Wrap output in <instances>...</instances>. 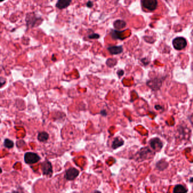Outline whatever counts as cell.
I'll return each instance as SVG.
<instances>
[{
    "label": "cell",
    "instance_id": "2e32d148",
    "mask_svg": "<svg viewBox=\"0 0 193 193\" xmlns=\"http://www.w3.org/2000/svg\"><path fill=\"white\" fill-rule=\"evenodd\" d=\"M100 35L96 33H92L88 35V38L90 39H98L100 38Z\"/></svg>",
    "mask_w": 193,
    "mask_h": 193
},
{
    "label": "cell",
    "instance_id": "5bb4252c",
    "mask_svg": "<svg viewBox=\"0 0 193 193\" xmlns=\"http://www.w3.org/2000/svg\"><path fill=\"white\" fill-rule=\"evenodd\" d=\"M114 28L117 29H122L126 26V23L122 20H117L114 22Z\"/></svg>",
    "mask_w": 193,
    "mask_h": 193
},
{
    "label": "cell",
    "instance_id": "3957f363",
    "mask_svg": "<svg viewBox=\"0 0 193 193\" xmlns=\"http://www.w3.org/2000/svg\"><path fill=\"white\" fill-rule=\"evenodd\" d=\"M41 169L43 174L51 177L53 173V168L50 162L46 160L41 164Z\"/></svg>",
    "mask_w": 193,
    "mask_h": 193
},
{
    "label": "cell",
    "instance_id": "9a60e30c",
    "mask_svg": "<svg viewBox=\"0 0 193 193\" xmlns=\"http://www.w3.org/2000/svg\"><path fill=\"white\" fill-rule=\"evenodd\" d=\"M3 145H4V146L7 149H11L14 147V142L10 139H7V138L5 139Z\"/></svg>",
    "mask_w": 193,
    "mask_h": 193
},
{
    "label": "cell",
    "instance_id": "ba28073f",
    "mask_svg": "<svg viewBox=\"0 0 193 193\" xmlns=\"http://www.w3.org/2000/svg\"><path fill=\"white\" fill-rule=\"evenodd\" d=\"M107 50L110 53V54H112V55L119 54L123 52V47L121 45L109 46L107 48Z\"/></svg>",
    "mask_w": 193,
    "mask_h": 193
},
{
    "label": "cell",
    "instance_id": "7a4b0ae2",
    "mask_svg": "<svg viewBox=\"0 0 193 193\" xmlns=\"http://www.w3.org/2000/svg\"><path fill=\"white\" fill-rule=\"evenodd\" d=\"M151 149L148 148V147H145L140 149V151H139L138 154L139 155L138 160H140V161H143L147 159H149L152 157V156L154 155V154L153 153Z\"/></svg>",
    "mask_w": 193,
    "mask_h": 193
},
{
    "label": "cell",
    "instance_id": "5b68a950",
    "mask_svg": "<svg viewBox=\"0 0 193 193\" xmlns=\"http://www.w3.org/2000/svg\"><path fill=\"white\" fill-rule=\"evenodd\" d=\"M143 7L149 11H154L158 7L157 0H142Z\"/></svg>",
    "mask_w": 193,
    "mask_h": 193
},
{
    "label": "cell",
    "instance_id": "8992f818",
    "mask_svg": "<svg viewBox=\"0 0 193 193\" xmlns=\"http://www.w3.org/2000/svg\"><path fill=\"white\" fill-rule=\"evenodd\" d=\"M79 174V172L78 169L74 168H70L66 172L65 178L67 180H74L78 176Z\"/></svg>",
    "mask_w": 193,
    "mask_h": 193
},
{
    "label": "cell",
    "instance_id": "9c48e42d",
    "mask_svg": "<svg viewBox=\"0 0 193 193\" xmlns=\"http://www.w3.org/2000/svg\"><path fill=\"white\" fill-rule=\"evenodd\" d=\"M72 0H57L56 7L58 9L62 10L66 9L70 6Z\"/></svg>",
    "mask_w": 193,
    "mask_h": 193
},
{
    "label": "cell",
    "instance_id": "6da1fadb",
    "mask_svg": "<svg viewBox=\"0 0 193 193\" xmlns=\"http://www.w3.org/2000/svg\"><path fill=\"white\" fill-rule=\"evenodd\" d=\"M24 159L25 163L32 164L38 163L40 160V157L36 153L28 152L25 153Z\"/></svg>",
    "mask_w": 193,
    "mask_h": 193
},
{
    "label": "cell",
    "instance_id": "ffe728a7",
    "mask_svg": "<svg viewBox=\"0 0 193 193\" xmlns=\"http://www.w3.org/2000/svg\"><path fill=\"white\" fill-rule=\"evenodd\" d=\"M5 79H3V78H1V86H2V85L5 84Z\"/></svg>",
    "mask_w": 193,
    "mask_h": 193
},
{
    "label": "cell",
    "instance_id": "7c38bea8",
    "mask_svg": "<svg viewBox=\"0 0 193 193\" xmlns=\"http://www.w3.org/2000/svg\"><path fill=\"white\" fill-rule=\"evenodd\" d=\"M187 191L185 187L182 185H177L174 187L173 189V193H185Z\"/></svg>",
    "mask_w": 193,
    "mask_h": 193
},
{
    "label": "cell",
    "instance_id": "44dd1931",
    "mask_svg": "<svg viewBox=\"0 0 193 193\" xmlns=\"http://www.w3.org/2000/svg\"><path fill=\"white\" fill-rule=\"evenodd\" d=\"M190 182L191 183H193V177L190 178Z\"/></svg>",
    "mask_w": 193,
    "mask_h": 193
},
{
    "label": "cell",
    "instance_id": "d6986e66",
    "mask_svg": "<svg viewBox=\"0 0 193 193\" xmlns=\"http://www.w3.org/2000/svg\"><path fill=\"white\" fill-rule=\"evenodd\" d=\"M100 114H101L102 116H106L107 115V112L105 111H104V110H103V111H101V112H100Z\"/></svg>",
    "mask_w": 193,
    "mask_h": 193
},
{
    "label": "cell",
    "instance_id": "ac0fdd59",
    "mask_svg": "<svg viewBox=\"0 0 193 193\" xmlns=\"http://www.w3.org/2000/svg\"><path fill=\"white\" fill-rule=\"evenodd\" d=\"M124 73V71H123V70H118V71H117V74L118 75V76H123Z\"/></svg>",
    "mask_w": 193,
    "mask_h": 193
},
{
    "label": "cell",
    "instance_id": "52a82bcc",
    "mask_svg": "<svg viewBox=\"0 0 193 193\" xmlns=\"http://www.w3.org/2000/svg\"><path fill=\"white\" fill-rule=\"evenodd\" d=\"M149 145L153 149L160 151L163 146V142L158 138H154L149 140Z\"/></svg>",
    "mask_w": 193,
    "mask_h": 193
},
{
    "label": "cell",
    "instance_id": "4fadbf2b",
    "mask_svg": "<svg viewBox=\"0 0 193 193\" xmlns=\"http://www.w3.org/2000/svg\"><path fill=\"white\" fill-rule=\"evenodd\" d=\"M122 32L118 31L117 30H112L111 32V35L112 38L114 39H122L121 38V34H122Z\"/></svg>",
    "mask_w": 193,
    "mask_h": 193
},
{
    "label": "cell",
    "instance_id": "30bf717a",
    "mask_svg": "<svg viewBox=\"0 0 193 193\" xmlns=\"http://www.w3.org/2000/svg\"><path fill=\"white\" fill-rule=\"evenodd\" d=\"M124 144V141L123 139L121 138L120 137H116L114 138L112 145V148L113 149H117L119 148L121 146H123Z\"/></svg>",
    "mask_w": 193,
    "mask_h": 193
},
{
    "label": "cell",
    "instance_id": "8fae6325",
    "mask_svg": "<svg viewBox=\"0 0 193 193\" xmlns=\"http://www.w3.org/2000/svg\"><path fill=\"white\" fill-rule=\"evenodd\" d=\"M49 138V134L47 132L43 131L39 133L38 136V139L41 142H44Z\"/></svg>",
    "mask_w": 193,
    "mask_h": 193
},
{
    "label": "cell",
    "instance_id": "7402d4cb",
    "mask_svg": "<svg viewBox=\"0 0 193 193\" xmlns=\"http://www.w3.org/2000/svg\"><path fill=\"white\" fill-rule=\"evenodd\" d=\"M3 1H5V0H0L1 2H3Z\"/></svg>",
    "mask_w": 193,
    "mask_h": 193
},
{
    "label": "cell",
    "instance_id": "277c9868",
    "mask_svg": "<svg viewBox=\"0 0 193 193\" xmlns=\"http://www.w3.org/2000/svg\"><path fill=\"white\" fill-rule=\"evenodd\" d=\"M173 45L176 49L181 51L186 47L187 41L182 37H177L173 40Z\"/></svg>",
    "mask_w": 193,
    "mask_h": 193
},
{
    "label": "cell",
    "instance_id": "e0dca14e",
    "mask_svg": "<svg viewBox=\"0 0 193 193\" xmlns=\"http://www.w3.org/2000/svg\"><path fill=\"white\" fill-rule=\"evenodd\" d=\"M94 6V2L92 1H87V2L86 3V7L89 8H91Z\"/></svg>",
    "mask_w": 193,
    "mask_h": 193
}]
</instances>
